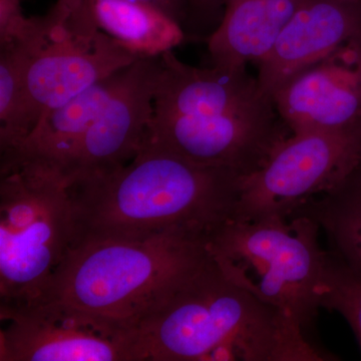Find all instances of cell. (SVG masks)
<instances>
[{
	"label": "cell",
	"mask_w": 361,
	"mask_h": 361,
	"mask_svg": "<svg viewBox=\"0 0 361 361\" xmlns=\"http://www.w3.org/2000/svg\"><path fill=\"white\" fill-rule=\"evenodd\" d=\"M302 0H226L220 25L205 39L213 66L257 65Z\"/></svg>",
	"instance_id": "5bb4252c"
},
{
	"label": "cell",
	"mask_w": 361,
	"mask_h": 361,
	"mask_svg": "<svg viewBox=\"0 0 361 361\" xmlns=\"http://www.w3.org/2000/svg\"><path fill=\"white\" fill-rule=\"evenodd\" d=\"M346 180L351 183V184L355 185V186L361 188V149L360 158H358L355 170L353 171V173H351Z\"/></svg>",
	"instance_id": "44dd1931"
},
{
	"label": "cell",
	"mask_w": 361,
	"mask_h": 361,
	"mask_svg": "<svg viewBox=\"0 0 361 361\" xmlns=\"http://www.w3.org/2000/svg\"><path fill=\"white\" fill-rule=\"evenodd\" d=\"M242 178L224 169L197 165L145 141L123 168L70 186L75 215L73 244L170 231L208 237L235 217Z\"/></svg>",
	"instance_id": "3957f363"
},
{
	"label": "cell",
	"mask_w": 361,
	"mask_h": 361,
	"mask_svg": "<svg viewBox=\"0 0 361 361\" xmlns=\"http://www.w3.org/2000/svg\"><path fill=\"white\" fill-rule=\"evenodd\" d=\"M316 298L320 308L336 311L345 318L361 348V278L330 250Z\"/></svg>",
	"instance_id": "e0dca14e"
},
{
	"label": "cell",
	"mask_w": 361,
	"mask_h": 361,
	"mask_svg": "<svg viewBox=\"0 0 361 361\" xmlns=\"http://www.w3.org/2000/svg\"><path fill=\"white\" fill-rule=\"evenodd\" d=\"M291 133L361 139V42H351L290 78L273 94Z\"/></svg>",
	"instance_id": "8fae6325"
},
{
	"label": "cell",
	"mask_w": 361,
	"mask_h": 361,
	"mask_svg": "<svg viewBox=\"0 0 361 361\" xmlns=\"http://www.w3.org/2000/svg\"><path fill=\"white\" fill-rule=\"evenodd\" d=\"M209 255L207 237L182 231L82 240L71 247L40 299L135 329Z\"/></svg>",
	"instance_id": "277c9868"
},
{
	"label": "cell",
	"mask_w": 361,
	"mask_h": 361,
	"mask_svg": "<svg viewBox=\"0 0 361 361\" xmlns=\"http://www.w3.org/2000/svg\"><path fill=\"white\" fill-rule=\"evenodd\" d=\"M135 1L145 2V4L158 7L171 18H174L186 32L188 11L185 0H135Z\"/></svg>",
	"instance_id": "ffe728a7"
},
{
	"label": "cell",
	"mask_w": 361,
	"mask_h": 361,
	"mask_svg": "<svg viewBox=\"0 0 361 361\" xmlns=\"http://www.w3.org/2000/svg\"><path fill=\"white\" fill-rule=\"evenodd\" d=\"M361 139L329 133H292L262 167L241 180L234 218L289 217L343 184L355 170Z\"/></svg>",
	"instance_id": "9c48e42d"
},
{
	"label": "cell",
	"mask_w": 361,
	"mask_h": 361,
	"mask_svg": "<svg viewBox=\"0 0 361 361\" xmlns=\"http://www.w3.org/2000/svg\"><path fill=\"white\" fill-rule=\"evenodd\" d=\"M25 59L23 106L13 149L47 111L134 63L141 56L97 27L85 0H58L23 44Z\"/></svg>",
	"instance_id": "52a82bcc"
},
{
	"label": "cell",
	"mask_w": 361,
	"mask_h": 361,
	"mask_svg": "<svg viewBox=\"0 0 361 361\" xmlns=\"http://www.w3.org/2000/svg\"><path fill=\"white\" fill-rule=\"evenodd\" d=\"M320 230L304 214L232 218L207 237V248L226 277L312 341L311 329L320 308L316 289L327 255L320 245Z\"/></svg>",
	"instance_id": "5b68a950"
},
{
	"label": "cell",
	"mask_w": 361,
	"mask_h": 361,
	"mask_svg": "<svg viewBox=\"0 0 361 361\" xmlns=\"http://www.w3.org/2000/svg\"><path fill=\"white\" fill-rule=\"evenodd\" d=\"M75 238L70 184L58 170L25 163L0 171V302L42 298Z\"/></svg>",
	"instance_id": "8992f818"
},
{
	"label": "cell",
	"mask_w": 361,
	"mask_h": 361,
	"mask_svg": "<svg viewBox=\"0 0 361 361\" xmlns=\"http://www.w3.org/2000/svg\"><path fill=\"white\" fill-rule=\"evenodd\" d=\"M346 1L355 2V4H361V0H346Z\"/></svg>",
	"instance_id": "7402d4cb"
},
{
	"label": "cell",
	"mask_w": 361,
	"mask_h": 361,
	"mask_svg": "<svg viewBox=\"0 0 361 361\" xmlns=\"http://www.w3.org/2000/svg\"><path fill=\"white\" fill-rule=\"evenodd\" d=\"M145 141L205 167L245 177L292 134L247 68H196L160 56Z\"/></svg>",
	"instance_id": "6da1fadb"
},
{
	"label": "cell",
	"mask_w": 361,
	"mask_h": 361,
	"mask_svg": "<svg viewBox=\"0 0 361 361\" xmlns=\"http://www.w3.org/2000/svg\"><path fill=\"white\" fill-rule=\"evenodd\" d=\"M159 65L160 56H142L123 70L118 89L59 170L70 186L111 175L137 155L153 116Z\"/></svg>",
	"instance_id": "30bf717a"
},
{
	"label": "cell",
	"mask_w": 361,
	"mask_h": 361,
	"mask_svg": "<svg viewBox=\"0 0 361 361\" xmlns=\"http://www.w3.org/2000/svg\"><path fill=\"white\" fill-rule=\"evenodd\" d=\"M139 361L334 360L212 256L135 325Z\"/></svg>",
	"instance_id": "7a4b0ae2"
},
{
	"label": "cell",
	"mask_w": 361,
	"mask_h": 361,
	"mask_svg": "<svg viewBox=\"0 0 361 361\" xmlns=\"http://www.w3.org/2000/svg\"><path fill=\"white\" fill-rule=\"evenodd\" d=\"M97 27L137 56H160L187 39L182 26L158 7L135 0H85Z\"/></svg>",
	"instance_id": "9a60e30c"
},
{
	"label": "cell",
	"mask_w": 361,
	"mask_h": 361,
	"mask_svg": "<svg viewBox=\"0 0 361 361\" xmlns=\"http://www.w3.org/2000/svg\"><path fill=\"white\" fill-rule=\"evenodd\" d=\"M0 361H139L135 330L54 300L0 302Z\"/></svg>",
	"instance_id": "ba28073f"
},
{
	"label": "cell",
	"mask_w": 361,
	"mask_h": 361,
	"mask_svg": "<svg viewBox=\"0 0 361 361\" xmlns=\"http://www.w3.org/2000/svg\"><path fill=\"white\" fill-rule=\"evenodd\" d=\"M123 70L44 114L18 146L0 154V171L25 163L44 164L59 171L118 89Z\"/></svg>",
	"instance_id": "4fadbf2b"
},
{
	"label": "cell",
	"mask_w": 361,
	"mask_h": 361,
	"mask_svg": "<svg viewBox=\"0 0 361 361\" xmlns=\"http://www.w3.org/2000/svg\"><path fill=\"white\" fill-rule=\"evenodd\" d=\"M226 0H185L188 11L186 35L205 40L220 25Z\"/></svg>",
	"instance_id": "d6986e66"
},
{
	"label": "cell",
	"mask_w": 361,
	"mask_h": 361,
	"mask_svg": "<svg viewBox=\"0 0 361 361\" xmlns=\"http://www.w3.org/2000/svg\"><path fill=\"white\" fill-rule=\"evenodd\" d=\"M361 42V4L302 0L257 63L259 85L272 97L290 78L351 42Z\"/></svg>",
	"instance_id": "7c38bea8"
},
{
	"label": "cell",
	"mask_w": 361,
	"mask_h": 361,
	"mask_svg": "<svg viewBox=\"0 0 361 361\" xmlns=\"http://www.w3.org/2000/svg\"><path fill=\"white\" fill-rule=\"evenodd\" d=\"M37 18H26L21 0H0V49L26 42L35 33Z\"/></svg>",
	"instance_id": "ac0fdd59"
},
{
	"label": "cell",
	"mask_w": 361,
	"mask_h": 361,
	"mask_svg": "<svg viewBox=\"0 0 361 361\" xmlns=\"http://www.w3.org/2000/svg\"><path fill=\"white\" fill-rule=\"evenodd\" d=\"M295 214L312 218L326 234L329 250L361 278L360 187L345 180L330 193L313 199Z\"/></svg>",
	"instance_id": "2e32d148"
}]
</instances>
